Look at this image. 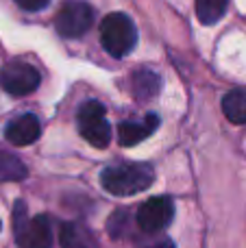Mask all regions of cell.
Returning <instances> with one entry per match:
<instances>
[{"label":"cell","instance_id":"obj_2","mask_svg":"<svg viewBox=\"0 0 246 248\" xmlns=\"http://www.w3.org/2000/svg\"><path fill=\"white\" fill-rule=\"evenodd\" d=\"M100 44L111 57H126L138 44V29L122 11H113L100 22Z\"/></svg>","mask_w":246,"mask_h":248},{"label":"cell","instance_id":"obj_1","mask_svg":"<svg viewBox=\"0 0 246 248\" xmlns=\"http://www.w3.org/2000/svg\"><path fill=\"white\" fill-rule=\"evenodd\" d=\"M155 181V170L148 163H116L100 172V185L113 196H133L148 189Z\"/></svg>","mask_w":246,"mask_h":248},{"label":"cell","instance_id":"obj_7","mask_svg":"<svg viewBox=\"0 0 246 248\" xmlns=\"http://www.w3.org/2000/svg\"><path fill=\"white\" fill-rule=\"evenodd\" d=\"M174 218V202L170 201L168 196H157L146 201L142 207H139L138 216V227L142 229L144 233H161L170 227Z\"/></svg>","mask_w":246,"mask_h":248},{"label":"cell","instance_id":"obj_10","mask_svg":"<svg viewBox=\"0 0 246 248\" xmlns=\"http://www.w3.org/2000/svg\"><path fill=\"white\" fill-rule=\"evenodd\" d=\"M59 242L63 248H98L96 235L81 222H63L61 224Z\"/></svg>","mask_w":246,"mask_h":248},{"label":"cell","instance_id":"obj_4","mask_svg":"<svg viewBox=\"0 0 246 248\" xmlns=\"http://www.w3.org/2000/svg\"><path fill=\"white\" fill-rule=\"evenodd\" d=\"M78 133L83 140H87L94 148H107L111 141V126L105 118V107L98 100H87L81 105L77 113Z\"/></svg>","mask_w":246,"mask_h":248},{"label":"cell","instance_id":"obj_14","mask_svg":"<svg viewBox=\"0 0 246 248\" xmlns=\"http://www.w3.org/2000/svg\"><path fill=\"white\" fill-rule=\"evenodd\" d=\"M26 176L24 163L17 157L0 153V181H20Z\"/></svg>","mask_w":246,"mask_h":248},{"label":"cell","instance_id":"obj_8","mask_svg":"<svg viewBox=\"0 0 246 248\" xmlns=\"http://www.w3.org/2000/svg\"><path fill=\"white\" fill-rule=\"evenodd\" d=\"M42 124L33 113H22L4 126V140L13 146H29L39 140Z\"/></svg>","mask_w":246,"mask_h":248},{"label":"cell","instance_id":"obj_9","mask_svg":"<svg viewBox=\"0 0 246 248\" xmlns=\"http://www.w3.org/2000/svg\"><path fill=\"white\" fill-rule=\"evenodd\" d=\"M157 126H159V116H155V113H148L144 120L122 122L118 126V141H120V146H135L146 137H151L157 131Z\"/></svg>","mask_w":246,"mask_h":248},{"label":"cell","instance_id":"obj_11","mask_svg":"<svg viewBox=\"0 0 246 248\" xmlns=\"http://www.w3.org/2000/svg\"><path fill=\"white\" fill-rule=\"evenodd\" d=\"M131 87H133V96L138 100H151L157 96L161 87V78L153 70H138L131 78Z\"/></svg>","mask_w":246,"mask_h":248},{"label":"cell","instance_id":"obj_5","mask_svg":"<svg viewBox=\"0 0 246 248\" xmlns=\"http://www.w3.org/2000/svg\"><path fill=\"white\" fill-rule=\"evenodd\" d=\"M94 22V9L85 0H68L55 17L57 33L61 37H81Z\"/></svg>","mask_w":246,"mask_h":248},{"label":"cell","instance_id":"obj_12","mask_svg":"<svg viewBox=\"0 0 246 248\" xmlns=\"http://www.w3.org/2000/svg\"><path fill=\"white\" fill-rule=\"evenodd\" d=\"M222 113L233 124H246V90H231L222 98Z\"/></svg>","mask_w":246,"mask_h":248},{"label":"cell","instance_id":"obj_6","mask_svg":"<svg viewBox=\"0 0 246 248\" xmlns=\"http://www.w3.org/2000/svg\"><path fill=\"white\" fill-rule=\"evenodd\" d=\"M39 70L26 61H11L0 70V85L11 96H26L33 94L39 87Z\"/></svg>","mask_w":246,"mask_h":248},{"label":"cell","instance_id":"obj_16","mask_svg":"<svg viewBox=\"0 0 246 248\" xmlns=\"http://www.w3.org/2000/svg\"><path fill=\"white\" fill-rule=\"evenodd\" d=\"M50 0H15V4L24 11H42V9L48 7Z\"/></svg>","mask_w":246,"mask_h":248},{"label":"cell","instance_id":"obj_13","mask_svg":"<svg viewBox=\"0 0 246 248\" xmlns=\"http://www.w3.org/2000/svg\"><path fill=\"white\" fill-rule=\"evenodd\" d=\"M229 0H196V16L203 24H216L227 13Z\"/></svg>","mask_w":246,"mask_h":248},{"label":"cell","instance_id":"obj_15","mask_svg":"<svg viewBox=\"0 0 246 248\" xmlns=\"http://www.w3.org/2000/svg\"><path fill=\"white\" fill-rule=\"evenodd\" d=\"M109 235L113 237V240H120V237L129 235L131 233V216L126 209H116L111 214V218H109Z\"/></svg>","mask_w":246,"mask_h":248},{"label":"cell","instance_id":"obj_3","mask_svg":"<svg viewBox=\"0 0 246 248\" xmlns=\"http://www.w3.org/2000/svg\"><path fill=\"white\" fill-rule=\"evenodd\" d=\"M13 233L20 248H52V229L48 216L42 214L29 218L24 201L13 205Z\"/></svg>","mask_w":246,"mask_h":248},{"label":"cell","instance_id":"obj_18","mask_svg":"<svg viewBox=\"0 0 246 248\" xmlns=\"http://www.w3.org/2000/svg\"><path fill=\"white\" fill-rule=\"evenodd\" d=\"M0 227H2V224H0Z\"/></svg>","mask_w":246,"mask_h":248},{"label":"cell","instance_id":"obj_17","mask_svg":"<svg viewBox=\"0 0 246 248\" xmlns=\"http://www.w3.org/2000/svg\"><path fill=\"white\" fill-rule=\"evenodd\" d=\"M139 248H174V242L170 240V237L161 235V237H155L153 242H148V244H144Z\"/></svg>","mask_w":246,"mask_h":248}]
</instances>
